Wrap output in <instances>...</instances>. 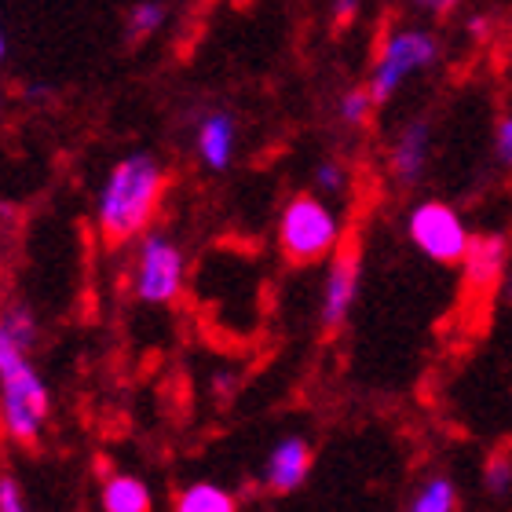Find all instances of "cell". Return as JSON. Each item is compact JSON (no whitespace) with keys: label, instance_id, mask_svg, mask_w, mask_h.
Returning a JSON list of instances; mask_svg holds the SVG:
<instances>
[{"label":"cell","instance_id":"cell-1","mask_svg":"<svg viewBox=\"0 0 512 512\" xmlns=\"http://www.w3.org/2000/svg\"><path fill=\"white\" fill-rule=\"evenodd\" d=\"M169 191V169L154 150H128L121 154L96 187L92 224L103 246H132L143 231L154 227Z\"/></svg>","mask_w":512,"mask_h":512},{"label":"cell","instance_id":"cell-2","mask_svg":"<svg viewBox=\"0 0 512 512\" xmlns=\"http://www.w3.org/2000/svg\"><path fill=\"white\" fill-rule=\"evenodd\" d=\"M52 417V388L41 377L33 352H26L0 322V428L11 443H41Z\"/></svg>","mask_w":512,"mask_h":512},{"label":"cell","instance_id":"cell-3","mask_svg":"<svg viewBox=\"0 0 512 512\" xmlns=\"http://www.w3.org/2000/svg\"><path fill=\"white\" fill-rule=\"evenodd\" d=\"M443 63V41L425 22H395L381 33L370 59V74L363 85L370 88L377 107L399 99L417 77L432 74Z\"/></svg>","mask_w":512,"mask_h":512},{"label":"cell","instance_id":"cell-4","mask_svg":"<svg viewBox=\"0 0 512 512\" xmlns=\"http://www.w3.org/2000/svg\"><path fill=\"white\" fill-rule=\"evenodd\" d=\"M278 256L293 267L326 264L344 249V213L337 202L315 191H300L282 202L275 220Z\"/></svg>","mask_w":512,"mask_h":512},{"label":"cell","instance_id":"cell-5","mask_svg":"<svg viewBox=\"0 0 512 512\" xmlns=\"http://www.w3.org/2000/svg\"><path fill=\"white\" fill-rule=\"evenodd\" d=\"M191 256L183 242L165 227H150L132 242L128 260V293L143 308H172L187 289Z\"/></svg>","mask_w":512,"mask_h":512},{"label":"cell","instance_id":"cell-6","mask_svg":"<svg viewBox=\"0 0 512 512\" xmlns=\"http://www.w3.org/2000/svg\"><path fill=\"white\" fill-rule=\"evenodd\" d=\"M403 231L406 242L439 267H458L472 242V227L465 213L443 198H421L410 205L403 216Z\"/></svg>","mask_w":512,"mask_h":512},{"label":"cell","instance_id":"cell-7","mask_svg":"<svg viewBox=\"0 0 512 512\" xmlns=\"http://www.w3.org/2000/svg\"><path fill=\"white\" fill-rule=\"evenodd\" d=\"M432 154H436V125L428 114H410L395 125V132L388 136L384 147V169L388 180L403 191L421 187L432 169Z\"/></svg>","mask_w":512,"mask_h":512},{"label":"cell","instance_id":"cell-8","mask_svg":"<svg viewBox=\"0 0 512 512\" xmlns=\"http://www.w3.org/2000/svg\"><path fill=\"white\" fill-rule=\"evenodd\" d=\"M363 293V260L355 249H341L326 260L319 286V326L326 333H337L341 326H348L355 304Z\"/></svg>","mask_w":512,"mask_h":512},{"label":"cell","instance_id":"cell-9","mask_svg":"<svg viewBox=\"0 0 512 512\" xmlns=\"http://www.w3.org/2000/svg\"><path fill=\"white\" fill-rule=\"evenodd\" d=\"M191 154L205 172H227L238 161L242 125L227 107H198L191 118Z\"/></svg>","mask_w":512,"mask_h":512},{"label":"cell","instance_id":"cell-10","mask_svg":"<svg viewBox=\"0 0 512 512\" xmlns=\"http://www.w3.org/2000/svg\"><path fill=\"white\" fill-rule=\"evenodd\" d=\"M315 469V447L304 436H282L275 447L267 450L264 465H260V483L271 494H293L308 483Z\"/></svg>","mask_w":512,"mask_h":512},{"label":"cell","instance_id":"cell-11","mask_svg":"<svg viewBox=\"0 0 512 512\" xmlns=\"http://www.w3.org/2000/svg\"><path fill=\"white\" fill-rule=\"evenodd\" d=\"M512 249L509 238L502 231H483V235H472L469 249L461 256V278L472 293H494L502 289V278L509 271Z\"/></svg>","mask_w":512,"mask_h":512},{"label":"cell","instance_id":"cell-12","mask_svg":"<svg viewBox=\"0 0 512 512\" xmlns=\"http://www.w3.org/2000/svg\"><path fill=\"white\" fill-rule=\"evenodd\" d=\"M99 509L103 512H154V491L132 472L99 465Z\"/></svg>","mask_w":512,"mask_h":512},{"label":"cell","instance_id":"cell-13","mask_svg":"<svg viewBox=\"0 0 512 512\" xmlns=\"http://www.w3.org/2000/svg\"><path fill=\"white\" fill-rule=\"evenodd\" d=\"M406 512H461V491L454 476L428 472L406 498Z\"/></svg>","mask_w":512,"mask_h":512},{"label":"cell","instance_id":"cell-14","mask_svg":"<svg viewBox=\"0 0 512 512\" xmlns=\"http://www.w3.org/2000/svg\"><path fill=\"white\" fill-rule=\"evenodd\" d=\"M172 512H238V494L216 480H194L176 491Z\"/></svg>","mask_w":512,"mask_h":512},{"label":"cell","instance_id":"cell-15","mask_svg":"<svg viewBox=\"0 0 512 512\" xmlns=\"http://www.w3.org/2000/svg\"><path fill=\"white\" fill-rule=\"evenodd\" d=\"M172 22V4L169 0H136L125 11V37L132 44L154 41L165 26Z\"/></svg>","mask_w":512,"mask_h":512},{"label":"cell","instance_id":"cell-16","mask_svg":"<svg viewBox=\"0 0 512 512\" xmlns=\"http://www.w3.org/2000/svg\"><path fill=\"white\" fill-rule=\"evenodd\" d=\"M0 322H4V330H8L26 352H37V344H41V337H44V326H41V315L33 311V304H26V300H19V297L4 300V304H0Z\"/></svg>","mask_w":512,"mask_h":512},{"label":"cell","instance_id":"cell-17","mask_svg":"<svg viewBox=\"0 0 512 512\" xmlns=\"http://www.w3.org/2000/svg\"><path fill=\"white\" fill-rule=\"evenodd\" d=\"M352 165L344 158H337V154H326V158H319L315 165H311V191L322 194V198H330V202H341V198H348L352 194Z\"/></svg>","mask_w":512,"mask_h":512},{"label":"cell","instance_id":"cell-18","mask_svg":"<svg viewBox=\"0 0 512 512\" xmlns=\"http://www.w3.org/2000/svg\"><path fill=\"white\" fill-rule=\"evenodd\" d=\"M333 114H337V125L355 128V132H359V128H370V121H374V114H377V103H374V96H370V88L366 85H352L337 96Z\"/></svg>","mask_w":512,"mask_h":512},{"label":"cell","instance_id":"cell-19","mask_svg":"<svg viewBox=\"0 0 512 512\" xmlns=\"http://www.w3.org/2000/svg\"><path fill=\"white\" fill-rule=\"evenodd\" d=\"M480 483H483V491H487V498H494V502L512 498V454L509 450L491 454V458L483 461Z\"/></svg>","mask_w":512,"mask_h":512},{"label":"cell","instance_id":"cell-20","mask_svg":"<svg viewBox=\"0 0 512 512\" xmlns=\"http://www.w3.org/2000/svg\"><path fill=\"white\" fill-rule=\"evenodd\" d=\"M494 158H498V165L502 169H512V110H505L502 118L494 121Z\"/></svg>","mask_w":512,"mask_h":512},{"label":"cell","instance_id":"cell-21","mask_svg":"<svg viewBox=\"0 0 512 512\" xmlns=\"http://www.w3.org/2000/svg\"><path fill=\"white\" fill-rule=\"evenodd\" d=\"M0 512H30L26 491L11 472H0Z\"/></svg>","mask_w":512,"mask_h":512},{"label":"cell","instance_id":"cell-22","mask_svg":"<svg viewBox=\"0 0 512 512\" xmlns=\"http://www.w3.org/2000/svg\"><path fill=\"white\" fill-rule=\"evenodd\" d=\"M406 4H410V11L425 15V19H443L450 11H458L465 0H406Z\"/></svg>","mask_w":512,"mask_h":512},{"label":"cell","instance_id":"cell-23","mask_svg":"<svg viewBox=\"0 0 512 512\" xmlns=\"http://www.w3.org/2000/svg\"><path fill=\"white\" fill-rule=\"evenodd\" d=\"M326 4H330V19L337 26H352L366 8V0H326Z\"/></svg>","mask_w":512,"mask_h":512},{"label":"cell","instance_id":"cell-24","mask_svg":"<svg viewBox=\"0 0 512 512\" xmlns=\"http://www.w3.org/2000/svg\"><path fill=\"white\" fill-rule=\"evenodd\" d=\"M465 30H469L472 41H483V37L491 33V19H487V15H469V22H465Z\"/></svg>","mask_w":512,"mask_h":512},{"label":"cell","instance_id":"cell-25","mask_svg":"<svg viewBox=\"0 0 512 512\" xmlns=\"http://www.w3.org/2000/svg\"><path fill=\"white\" fill-rule=\"evenodd\" d=\"M22 96L30 99V103H44V99H52V96H55V88H52V85H41V81H33V85L22 88Z\"/></svg>","mask_w":512,"mask_h":512},{"label":"cell","instance_id":"cell-26","mask_svg":"<svg viewBox=\"0 0 512 512\" xmlns=\"http://www.w3.org/2000/svg\"><path fill=\"white\" fill-rule=\"evenodd\" d=\"M502 300L512 308V260H509V271H505V278H502Z\"/></svg>","mask_w":512,"mask_h":512},{"label":"cell","instance_id":"cell-27","mask_svg":"<svg viewBox=\"0 0 512 512\" xmlns=\"http://www.w3.org/2000/svg\"><path fill=\"white\" fill-rule=\"evenodd\" d=\"M8 52H11V41H8V30H4V22H0V66L8 63Z\"/></svg>","mask_w":512,"mask_h":512},{"label":"cell","instance_id":"cell-28","mask_svg":"<svg viewBox=\"0 0 512 512\" xmlns=\"http://www.w3.org/2000/svg\"><path fill=\"white\" fill-rule=\"evenodd\" d=\"M227 388H235V377H227V374H220V377H216V392L224 395V392H227Z\"/></svg>","mask_w":512,"mask_h":512},{"label":"cell","instance_id":"cell-29","mask_svg":"<svg viewBox=\"0 0 512 512\" xmlns=\"http://www.w3.org/2000/svg\"><path fill=\"white\" fill-rule=\"evenodd\" d=\"M4 103H8V96H4V88H0V114H4Z\"/></svg>","mask_w":512,"mask_h":512}]
</instances>
